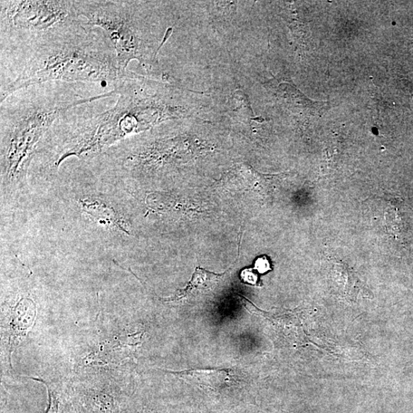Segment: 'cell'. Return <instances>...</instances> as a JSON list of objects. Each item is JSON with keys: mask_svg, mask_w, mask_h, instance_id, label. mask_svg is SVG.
Instances as JSON below:
<instances>
[{"mask_svg": "<svg viewBox=\"0 0 413 413\" xmlns=\"http://www.w3.org/2000/svg\"><path fill=\"white\" fill-rule=\"evenodd\" d=\"M118 101L98 113L73 114L57 120L49 132L59 136L54 164L72 157H90L108 150L133 133L144 132L168 120L183 119L187 111L181 93L171 84L127 71L115 85Z\"/></svg>", "mask_w": 413, "mask_h": 413, "instance_id": "cell-2", "label": "cell"}, {"mask_svg": "<svg viewBox=\"0 0 413 413\" xmlns=\"http://www.w3.org/2000/svg\"><path fill=\"white\" fill-rule=\"evenodd\" d=\"M79 19L74 0H1L0 37L40 34Z\"/></svg>", "mask_w": 413, "mask_h": 413, "instance_id": "cell-5", "label": "cell"}, {"mask_svg": "<svg viewBox=\"0 0 413 413\" xmlns=\"http://www.w3.org/2000/svg\"><path fill=\"white\" fill-rule=\"evenodd\" d=\"M193 384L198 387L220 391L230 387L235 380V373L230 369H193L181 371L161 370Z\"/></svg>", "mask_w": 413, "mask_h": 413, "instance_id": "cell-7", "label": "cell"}, {"mask_svg": "<svg viewBox=\"0 0 413 413\" xmlns=\"http://www.w3.org/2000/svg\"><path fill=\"white\" fill-rule=\"evenodd\" d=\"M242 280L244 283L251 285H259V276L255 273L254 268H245L241 275Z\"/></svg>", "mask_w": 413, "mask_h": 413, "instance_id": "cell-10", "label": "cell"}, {"mask_svg": "<svg viewBox=\"0 0 413 413\" xmlns=\"http://www.w3.org/2000/svg\"><path fill=\"white\" fill-rule=\"evenodd\" d=\"M167 3L131 0H74L79 16L86 24L101 28L116 51L120 71L127 72L137 60L149 72L171 28L162 22Z\"/></svg>", "mask_w": 413, "mask_h": 413, "instance_id": "cell-4", "label": "cell"}, {"mask_svg": "<svg viewBox=\"0 0 413 413\" xmlns=\"http://www.w3.org/2000/svg\"><path fill=\"white\" fill-rule=\"evenodd\" d=\"M36 312L34 301L26 296L19 298L14 305H7L5 309L2 335L5 352L11 368L12 354L26 337L28 331L33 328Z\"/></svg>", "mask_w": 413, "mask_h": 413, "instance_id": "cell-6", "label": "cell"}, {"mask_svg": "<svg viewBox=\"0 0 413 413\" xmlns=\"http://www.w3.org/2000/svg\"><path fill=\"white\" fill-rule=\"evenodd\" d=\"M80 205L83 210L91 217L96 219L101 225H108L111 227H118L125 232L122 227L120 216L114 208L99 198H86L80 200Z\"/></svg>", "mask_w": 413, "mask_h": 413, "instance_id": "cell-9", "label": "cell"}, {"mask_svg": "<svg viewBox=\"0 0 413 413\" xmlns=\"http://www.w3.org/2000/svg\"><path fill=\"white\" fill-rule=\"evenodd\" d=\"M85 84L49 82L9 96L1 103V176L16 184L26 176L38 143L53 125L80 106L117 96L112 90L91 96L82 94Z\"/></svg>", "mask_w": 413, "mask_h": 413, "instance_id": "cell-3", "label": "cell"}, {"mask_svg": "<svg viewBox=\"0 0 413 413\" xmlns=\"http://www.w3.org/2000/svg\"><path fill=\"white\" fill-rule=\"evenodd\" d=\"M225 273H215L204 268L197 267L185 288L177 291L174 296L162 299L165 302H179L213 291L222 281Z\"/></svg>", "mask_w": 413, "mask_h": 413, "instance_id": "cell-8", "label": "cell"}, {"mask_svg": "<svg viewBox=\"0 0 413 413\" xmlns=\"http://www.w3.org/2000/svg\"><path fill=\"white\" fill-rule=\"evenodd\" d=\"M0 40V103L18 91L49 82L114 89L123 74L107 35L82 18L43 33Z\"/></svg>", "mask_w": 413, "mask_h": 413, "instance_id": "cell-1", "label": "cell"}, {"mask_svg": "<svg viewBox=\"0 0 413 413\" xmlns=\"http://www.w3.org/2000/svg\"><path fill=\"white\" fill-rule=\"evenodd\" d=\"M253 268L259 274H265L272 270L271 263L266 256L257 258Z\"/></svg>", "mask_w": 413, "mask_h": 413, "instance_id": "cell-11", "label": "cell"}]
</instances>
